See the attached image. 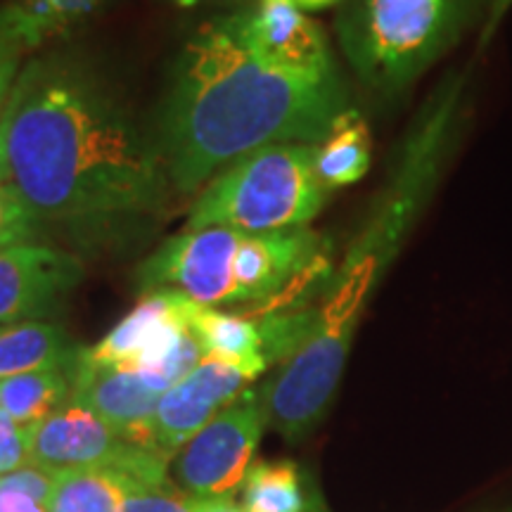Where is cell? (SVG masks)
Listing matches in <instances>:
<instances>
[{
	"mask_svg": "<svg viewBox=\"0 0 512 512\" xmlns=\"http://www.w3.org/2000/svg\"><path fill=\"white\" fill-rule=\"evenodd\" d=\"M0 183L41 221L159 214L169 171L121 83L83 50H38L0 117Z\"/></svg>",
	"mask_w": 512,
	"mask_h": 512,
	"instance_id": "obj_1",
	"label": "cell"
},
{
	"mask_svg": "<svg viewBox=\"0 0 512 512\" xmlns=\"http://www.w3.org/2000/svg\"><path fill=\"white\" fill-rule=\"evenodd\" d=\"M0 512H48V508L15 486L0 484Z\"/></svg>",
	"mask_w": 512,
	"mask_h": 512,
	"instance_id": "obj_23",
	"label": "cell"
},
{
	"mask_svg": "<svg viewBox=\"0 0 512 512\" xmlns=\"http://www.w3.org/2000/svg\"><path fill=\"white\" fill-rule=\"evenodd\" d=\"M512 8V0H489V10H486V24L482 31V41H479V48H484L489 43V38L494 36V31L501 19L505 17V12Z\"/></svg>",
	"mask_w": 512,
	"mask_h": 512,
	"instance_id": "obj_24",
	"label": "cell"
},
{
	"mask_svg": "<svg viewBox=\"0 0 512 512\" xmlns=\"http://www.w3.org/2000/svg\"><path fill=\"white\" fill-rule=\"evenodd\" d=\"M24 50L12 43L10 38L0 36V117H3L5 105H8L12 86H15L19 69H22Z\"/></svg>",
	"mask_w": 512,
	"mask_h": 512,
	"instance_id": "obj_22",
	"label": "cell"
},
{
	"mask_svg": "<svg viewBox=\"0 0 512 512\" xmlns=\"http://www.w3.org/2000/svg\"><path fill=\"white\" fill-rule=\"evenodd\" d=\"M233 19L249 53L268 67L294 76L339 74L323 29L290 0H259Z\"/></svg>",
	"mask_w": 512,
	"mask_h": 512,
	"instance_id": "obj_10",
	"label": "cell"
},
{
	"mask_svg": "<svg viewBox=\"0 0 512 512\" xmlns=\"http://www.w3.org/2000/svg\"><path fill=\"white\" fill-rule=\"evenodd\" d=\"M74 370H36L0 380V411L34 427L72 399Z\"/></svg>",
	"mask_w": 512,
	"mask_h": 512,
	"instance_id": "obj_16",
	"label": "cell"
},
{
	"mask_svg": "<svg viewBox=\"0 0 512 512\" xmlns=\"http://www.w3.org/2000/svg\"><path fill=\"white\" fill-rule=\"evenodd\" d=\"M188 325L209 358L247 368L256 377L271 366L264 354V337L254 320L192 302Z\"/></svg>",
	"mask_w": 512,
	"mask_h": 512,
	"instance_id": "obj_14",
	"label": "cell"
},
{
	"mask_svg": "<svg viewBox=\"0 0 512 512\" xmlns=\"http://www.w3.org/2000/svg\"><path fill=\"white\" fill-rule=\"evenodd\" d=\"M86 268L74 254L46 245L0 252V325L55 316L81 285Z\"/></svg>",
	"mask_w": 512,
	"mask_h": 512,
	"instance_id": "obj_9",
	"label": "cell"
},
{
	"mask_svg": "<svg viewBox=\"0 0 512 512\" xmlns=\"http://www.w3.org/2000/svg\"><path fill=\"white\" fill-rule=\"evenodd\" d=\"M266 427L264 392L247 389L178 451L174 472L181 489L197 498L233 496Z\"/></svg>",
	"mask_w": 512,
	"mask_h": 512,
	"instance_id": "obj_6",
	"label": "cell"
},
{
	"mask_svg": "<svg viewBox=\"0 0 512 512\" xmlns=\"http://www.w3.org/2000/svg\"><path fill=\"white\" fill-rule=\"evenodd\" d=\"M107 0H8L0 8V36L24 53H38L95 15Z\"/></svg>",
	"mask_w": 512,
	"mask_h": 512,
	"instance_id": "obj_12",
	"label": "cell"
},
{
	"mask_svg": "<svg viewBox=\"0 0 512 512\" xmlns=\"http://www.w3.org/2000/svg\"><path fill=\"white\" fill-rule=\"evenodd\" d=\"M482 0H349L337 36L368 91L399 95L458 43Z\"/></svg>",
	"mask_w": 512,
	"mask_h": 512,
	"instance_id": "obj_4",
	"label": "cell"
},
{
	"mask_svg": "<svg viewBox=\"0 0 512 512\" xmlns=\"http://www.w3.org/2000/svg\"><path fill=\"white\" fill-rule=\"evenodd\" d=\"M200 512H245L242 505L233 501V496L200 498Z\"/></svg>",
	"mask_w": 512,
	"mask_h": 512,
	"instance_id": "obj_25",
	"label": "cell"
},
{
	"mask_svg": "<svg viewBox=\"0 0 512 512\" xmlns=\"http://www.w3.org/2000/svg\"><path fill=\"white\" fill-rule=\"evenodd\" d=\"M124 479L112 470H67L55 477L48 512H121Z\"/></svg>",
	"mask_w": 512,
	"mask_h": 512,
	"instance_id": "obj_18",
	"label": "cell"
},
{
	"mask_svg": "<svg viewBox=\"0 0 512 512\" xmlns=\"http://www.w3.org/2000/svg\"><path fill=\"white\" fill-rule=\"evenodd\" d=\"M41 223L10 185L0 183V252L17 245H34Z\"/></svg>",
	"mask_w": 512,
	"mask_h": 512,
	"instance_id": "obj_20",
	"label": "cell"
},
{
	"mask_svg": "<svg viewBox=\"0 0 512 512\" xmlns=\"http://www.w3.org/2000/svg\"><path fill=\"white\" fill-rule=\"evenodd\" d=\"M347 110L342 76H294L268 67L249 53L233 15H226L185 41L152 131L171 188L192 195L261 147L318 145Z\"/></svg>",
	"mask_w": 512,
	"mask_h": 512,
	"instance_id": "obj_2",
	"label": "cell"
},
{
	"mask_svg": "<svg viewBox=\"0 0 512 512\" xmlns=\"http://www.w3.org/2000/svg\"><path fill=\"white\" fill-rule=\"evenodd\" d=\"M256 380L247 368L204 358L166 392L147 425V446L171 458Z\"/></svg>",
	"mask_w": 512,
	"mask_h": 512,
	"instance_id": "obj_8",
	"label": "cell"
},
{
	"mask_svg": "<svg viewBox=\"0 0 512 512\" xmlns=\"http://www.w3.org/2000/svg\"><path fill=\"white\" fill-rule=\"evenodd\" d=\"M470 67L448 72L427 95L396 147L389 174L361 230L328 280L318 320L356 335L368 299L406 245L463 136Z\"/></svg>",
	"mask_w": 512,
	"mask_h": 512,
	"instance_id": "obj_3",
	"label": "cell"
},
{
	"mask_svg": "<svg viewBox=\"0 0 512 512\" xmlns=\"http://www.w3.org/2000/svg\"><path fill=\"white\" fill-rule=\"evenodd\" d=\"M81 349L50 320L0 325V380L36 370H74Z\"/></svg>",
	"mask_w": 512,
	"mask_h": 512,
	"instance_id": "obj_13",
	"label": "cell"
},
{
	"mask_svg": "<svg viewBox=\"0 0 512 512\" xmlns=\"http://www.w3.org/2000/svg\"><path fill=\"white\" fill-rule=\"evenodd\" d=\"M328 190L316 174V145L283 143L254 150L204 185L188 228L245 233L304 228L323 211Z\"/></svg>",
	"mask_w": 512,
	"mask_h": 512,
	"instance_id": "obj_5",
	"label": "cell"
},
{
	"mask_svg": "<svg viewBox=\"0 0 512 512\" xmlns=\"http://www.w3.org/2000/svg\"><path fill=\"white\" fill-rule=\"evenodd\" d=\"M121 512H200V498L185 494L171 482L126 484Z\"/></svg>",
	"mask_w": 512,
	"mask_h": 512,
	"instance_id": "obj_19",
	"label": "cell"
},
{
	"mask_svg": "<svg viewBox=\"0 0 512 512\" xmlns=\"http://www.w3.org/2000/svg\"><path fill=\"white\" fill-rule=\"evenodd\" d=\"M238 238L240 230L235 228H185L138 266L140 292L169 287L211 309L238 304L233 275Z\"/></svg>",
	"mask_w": 512,
	"mask_h": 512,
	"instance_id": "obj_7",
	"label": "cell"
},
{
	"mask_svg": "<svg viewBox=\"0 0 512 512\" xmlns=\"http://www.w3.org/2000/svg\"><path fill=\"white\" fill-rule=\"evenodd\" d=\"M245 512H309L302 472L292 460H259L242 482Z\"/></svg>",
	"mask_w": 512,
	"mask_h": 512,
	"instance_id": "obj_17",
	"label": "cell"
},
{
	"mask_svg": "<svg viewBox=\"0 0 512 512\" xmlns=\"http://www.w3.org/2000/svg\"><path fill=\"white\" fill-rule=\"evenodd\" d=\"M171 3L178 5V8H195V5H204V3H226V0H171Z\"/></svg>",
	"mask_w": 512,
	"mask_h": 512,
	"instance_id": "obj_27",
	"label": "cell"
},
{
	"mask_svg": "<svg viewBox=\"0 0 512 512\" xmlns=\"http://www.w3.org/2000/svg\"><path fill=\"white\" fill-rule=\"evenodd\" d=\"M373 138L363 114L349 107L316 145V174L325 190L347 188L361 181L370 169Z\"/></svg>",
	"mask_w": 512,
	"mask_h": 512,
	"instance_id": "obj_15",
	"label": "cell"
},
{
	"mask_svg": "<svg viewBox=\"0 0 512 512\" xmlns=\"http://www.w3.org/2000/svg\"><path fill=\"white\" fill-rule=\"evenodd\" d=\"M162 396L164 392L138 370L100 366L79 354L72 375V401L93 411L131 444L150 448L147 425Z\"/></svg>",
	"mask_w": 512,
	"mask_h": 512,
	"instance_id": "obj_11",
	"label": "cell"
},
{
	"mask_svg": "<svg viewBox=\"0 0 512 512\" xmlns=\"http://www.w3.org/2000/svg\"><path fill=\"white\" fill-rule=\"evenodd\" d=\"M290 3L297 5L299 10H323L339 3V0H290Z\"/></svg>",
	"mask_w": 512,
	"mask_h": 512,
	"instance_id": "obj_26",
	"label": "cell"
},
{
	"mask_svg": "<svg viewBox=\"0 0 512 512\" xmlns=\"http://www.w3.org/2000/svg\"><path fill=\"white\" fill-rule=\"evenodd\" d=\"M24 465H31L29 427L19 425L8 413L0 411V477L10 475Z\"/></svg>",
	"mask_w": 512,
	"mask_h": 512,
	"instance_id": "obj_21",
	"label": "cell"
}]
</instances>
